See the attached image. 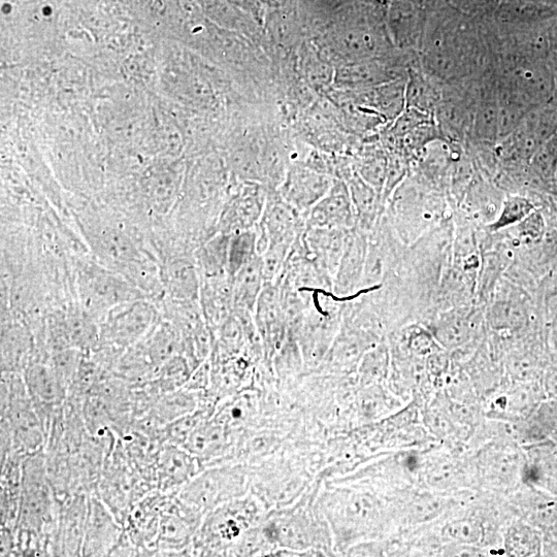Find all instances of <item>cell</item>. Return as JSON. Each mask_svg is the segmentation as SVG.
<instances>
[{"label": "cell", "instance_id": "9a60e30c", "mask_svg": "<svg viewBox=\"0 0 557 557\" xmlns=\"http://www.w3.org/2000/svg\"><path fill=\"white\" fill-rule=\"evenodd\" d=\"M83 278L87 300L95 303L97 308L124 304L134 299V296H130L133 291L104 271L89 270Z\"/></svg>", "mask_w": 557, "mask_h": 557}, {"label": "cell", "instance_id": "277c9868", "mask_svg": "<svg viewBox=\"0 0 557 557\" xmlns=\"http://www.w3.org/2000/svg\"><path fill=\"white\" fill-rule=\"evenodd\" d=\"M153 322L150 306L137 302L120 304L103 323L101 343L118 350L137 345L153 330Z\"/></svg>", "mask_w": 557, "mask_h": 557}, {"label": "cell", "instance_id": "ffe728a7", "mask_svg": "<svg viewBox=\"0 0 557 557\" xmlns=\"http://www.w3.org/2000/svg\"><path fill=\"white\" fill-rule=\"evenodd\" d=\"M532 205L524 199L510 198L504 205L502 215L494 225L498 229L516 223L528 216L532 210Z\"/></svg>", "mask_w": 557, "mask_h": 557}, {"label": "cell", "instance_id": "8992f818", "mask_svg": "<svg viewBox=\"0 0 557 557\" xmlns=\"http://www.w3.org/2000/svg\"><path fill=\"white\" fill-rule=\"evenodd\" d=\"M333 184L334 181L327 175L296 166L286 173L278 193L288 205L307 218Z\"/></svg>", "mask_w": 557, "mask_h": 557}, {"label": "cell", "instance_id": "7c38bea8", "mask_svg": "<svg viewBox=\"0 0 557 557\" xmlns=\"http://www.w3.org/2000/svg\"><path fill=\"white\" fill-rule=\"evenodd\" d=\"M268 194L264 188L252 182L221 219V233L234 235L254 229L264 215Z\"/></svg>", "mask_w": 557, "mask_h": 557}, {"label": "cell", "instance_id": "9c48e42d", "mask_svg": "<svg viewBox=\"0 0 557 557\" xmlns=\"http://www.w3.org/2000/svg\"><path fill=\"white\" fill-rule=\"evenodd\" d=\"M368 243L358 228L348 233L346 246L333 279V290L341 299L348 300L362 286L368 256Z\"/></svg>", "mask_w": 557, "mask_h": 557}, {"label": "cell", "instance_id": "5bb4252c", "mask_svg": "<svg viewBox=\"0 0 557 557\" xmlns=\"http://www.w3.org/2000/svg\"><path fill=\"white\" fill-rule=\"evenodd\" d=\"M34 354V341L29 332L21 325L11 324L3 327L2 333V372L22 374Z\"/></svg>", "mask_w": 557, "mask_h": 557}, {"label": "cell", "instance_id": "52a82bcc", "mask_svg": "<svg viewBox=\"0 0 557 557\" xmlns=\"http://www.w3.org/2000/svg\"><path fill=\"white\" fill-rule=\"evenodd\" d=\"M88 496L77 494L59 504L58 528L52 546V555H82Z\"/></svg>", "mask_w": 557, "mask_h": 557}, {"label": "cell", "instance_id": "ba28073f", "mask_svg": "<svg viewBox=\"0 0 557 557\" xmlns=\"http://www.w3.org/2000/svg\"><path fill=\"white\" fill-rule=\"evenodd\" d=\"M203 462L183 447L162 445L156 465L157 489L161 493L179 491L202 471Z\"/></svg>", "mask_w": 557, "mask_h": 557}, {"label": "cell", "instance_id": "4fadbf2b", "mask_svg": "<svg viewBox=\"0 0 557 557\" xmlns=\"http://www.w3.org/2000/svg\"><path fill=\"white\" fill-rule=\"evenodd\" d=\"M229 432L213 416L203 421L182 446L203 463L213 461L223 455L228 445Z\"/></svg>", "mask_w": 557, "mask_h": 557}, {"label": "cell", "instance_id": "5b68a950", "mask_svg": "<svg viewBox=\"0 0 557 557\" xmlns=\"http://www.w3.org/2000/svg\"><path fill=\"white\" fill-rule=\"evenodd\" d=\"M123 533L120 521L100 497L88 496L82 556H111Z\"/></svg>", "mask_w": 557, "mask_h": 557}, {"label": "cell", "instance_id": "2e32d148", "mask_svg": "<svg viewBox=\"0 0 557 557\" xmlns=\"http://www.w3.org/2000/svg\"><path fill=\"white\" fill-rule=\"evenodd\" d=\"M265 280L262 274V262L256 255L233 279L235 310L254 313Z\"/></svg>", "mask_w": 557, "mask_h": 557}, {"label": "cell", "instance_id": "6da1fadb", "mask_svg": "<svg viewBox=\"0 0 557 557\" xmlns=\"http://www.w3.org/2000/svg\"><path fill=\"white\" fill-rule=\"evenodd\" d=\"M257 513L256 506L249 500H233L216 507L202 521L191 552L201 555L227 553L228 548H233L250 530Z\"/></svg>", "mask_w": 557, "mask_h": 557}, {"label": "cell", "instance_id": "8fae6325", "mask_svg": "<svg viewBox=\"0 0 557 557\" xmlns=\"http://www.w3.org/2000/svg\"><path fill=\"white\" fill-rule=\"evenodd\" d=\"M350 231L307 227L300 239L306 254L332 279L337 272Z\"/></svg>", "mask_w": 557, "mask_h": 557}, {"label": "cell", "instance_id": "d6986e66", "mask_svg": "<svg viewBox=\"0 0 557 557\" xmlns=\"http://www.w3.org/2000/svg\"><path fill=\"white\" fill-rule=\"evenodd\" d=\"M257 254L256 229L234 234L228 248V276L232 280Z\"/></svg>", "mask_w": 557, "mask_h": 557}, {"label": "cell", "instance_id": "7a4b0ae2", "mask_svg": "<svg viewBox=\"0 0 557 557\" xmlns=\"http://www.w3.org/2000/svg\"><path fill=\"white\" fill-rule=\"evenodd\" d=\"M243 472L237 467H220L201 472L178 493L189 506L209 513L216 507L235 500L244 484Z\"/></svg>", "mask_w": 557, "mask_h": 557}, {"label": "cell", "instance_id": "e0dca14e", "mask_svg": "<svg viewBox=\"0 0 557 557\" xmlns=\"http://www.w3.org/2000/svg\"><path fill=\"white\" fill-rule=\"evenodd\" d=\"M166 285L179 302H196L200 298L198 269L191 260L179 258L171 262L166 271Z\"/></svg>", "mask_w": 557, "mask_h": 557}, {"label": "cell", "instance_id": "3957f363", "mask_svg": "<svg viewBox=\"0 0 557 557\" xmlns=\"http://www.w3.org/2000/svg\"><path fill=\"white\" fill-rule=\"evenodd\" d=\"M306 217L288 205L277 193H269L264 215L255 227L257 253L270 246L292 248L306 229Z\"/></svg>", "mask_w": 557, "mask_h": 557}, {"label": "cell", "instance_id": "30bf717a", "mask_svg": "<svg viewBox=\"0 0 557 557\" xmlns=\"http://www.w3.org/2000/svg\"><path fill=\"white\" fill-rule=\"evenodd\" d=\"M306 226L343 229V231L356 228L355 211L350 191L345 183L334 181L329 192L308 214Z\"/></svg>", "mask_w": 557, "mask_h": 557}, {"label": "cell", "instance_id": "ac0fdd59", "mask_svg": "<svg viewBox=\"0 0 557 557\" xmlns=\"http://www.w3.org/2000/svg\"><path fill=\"white\" fill-rule=\"evenodd\" d=\"M232 235L220 233L210 239L198 254L202 272L209 280L229 278L228 248Z\"/></svg>", "mask_w": 557, "mask_h": 557}]
</instances>
